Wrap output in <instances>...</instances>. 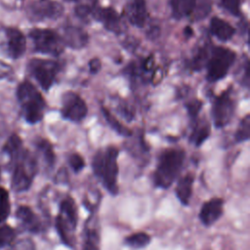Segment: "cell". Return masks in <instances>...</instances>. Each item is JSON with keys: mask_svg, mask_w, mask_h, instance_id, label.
I'll list each match as a JSON object with an SVG mask.
<instances>
[{"mask_svg": "<svg viewBox=\"0 0 250 250\" xmlns=\"http://www.w3.org/2000/svg\"><path fill=\"white\" fill-rule=\"evenodd\" d=\"M186 158L185 150L168 148L161 152L153 173V184L160 188H169L179 177Z\"/></svg>", "mask_w": 250, "mask_h": 250, "instance_id": "7a4b0ae2", "label": "cell"}, {"mask_svg": "<svg viewBox=\"0 0 250 250\" xmlns=\"http://www.w3.org/2000/svg\"><path fill=\"white\" fill-rule=\"evenodd\" d=\"M63 6L53 0H33L26 8L27 17L33 21L57 20L63 14Z\"/></svg>", "mask_w": 250, "mask_h": 250, "instance_id": "8fae6325", "label": "cell"}, {"mask_svg": "<svg viewBox=\"0 0 250 250\" xmlns=\"http://www.w3.org/2000/svg\"><path fill=\"white\" fill-rule=\"evenodd\" d=\"M60 35L64 46L74 50L84 48L89 41V35L83 28L71 24L63 26L62 33Z\"/></svg>", "mask_w": 250, "mask_h": 250, "instance_id": "9a60e30c", "label": "cell"}, {"mask_svg": "<svg viewBox=\"0 0 250 250\" xmlns=\"http://www.w3.org/2000/svg\"><path fill=\"white\" fill-rule=\"evenodd\" d=\"M36 148L37 151L39 153V155L41 156L45 166L48 169H52L55 163V153L53 150V147L51 146V144L44 139H39L36 142Z\"/></svg>", "mask_w": 250, "mask_h": 250, "instance_id": "7402d4cb", "label": "cell"}, {"mask_svg": "<svg viewBox=\"0 0 250 250\" xmlns=\"http://www.w3.org/2000/svg\"><path fill=\"white\" fill-rule=\"evenodd\" d=\"M202 105H203L202 102L198 99H193L186 104V108H187L188 114L191 120L196 119L198 113L200 112V110L202 108Z\"/></svg>", "mask_w": 250, "mask_h": 250, "instance_id": "d6a6232c", "label": "cell"}, {"mask_svg": "<svg viewBox=\"0 0 250 250\" xmlns=\"http://www.w3.org/2000/svg\"><path fill=\"white\" fill-rule=\"evenodd\" d=\"M27 68L41 88L48 91L53 86L61 70V63L54 60L32 59L29 61Z\"/></svg>", "mask_w": 250, "mask_h": 250, "instance_id": "ba28073f", "label": "cell"}, {"mask_svg": "<svg viewBox=\"0 0 250 250\" xmlns=\"http://www.w3.org/2000/svg\"><path fill=\"white\" fill-rule=\"evenodd\" d=\"M6 47L9 56L13 59H18L23 55L26 48V41L24 35L15 27H8L5 29Z\"/></svg>", "mask_w": 250, "mask_h": 250, "instance_id": "2e32d148", "label": "cell"}, {"mask_svg": "<svg viewBox=\"0 0 250 250\" xmlns=\"http://www.w3.org/2000/svg\"><path fill=\"white\" fill-rule=\"evenodd\" d=\"M198 0H170L172 16L176 20L193 15Z\"/></svg>", "mask_w": 250, "mask_h": 250, "instance_id": "44dd1931", "label": "cell"}, {"mask_svg": "<svg viewBox=\"0 0 250 250\" xmlns=\"http://www.w3.org/2000/svg\"><path fill=\"white\" fill-rule=\"evenodd\" d=\"M88 66H89V70L92 74H96L98 73L100 70H101V67H102V62L100 59L98 58H93L89 63H88Z\"/></svg>", "mask_w": 250, "mask_h": 250, "instance_id": "8d00e7d4", "label": "cell"}, {"mask_svg": "<svg viewBox=\"0 0 250 250\" xmlns=\"http://www.w3.org/2000/svg\"><path fill=\"white\" fill-rule=\"evenodd\" d=\"M184 34H185V36L188 37V38L191 37V36L193 35V30H192V28H191L190 26H186L185 29H184Z\"/></svg>", "mask_w": 250, "mask_h": 250, "instance_id": "74e56055", "label": "cell"}, {"mask_svg": "<svg viewBox=\"0 0 250 250\" xmlns=\"http://www.w3.org/2000/svg\"><path fill=\"white\" fill-rule=\"evenodd\" d=\"M123 14L131 24L137 27H144L148 18L146 0H128Z\"/></svg>", "mask_w": 250, "mask_h": 250, "instance_id": "5bb4252c", "label": "cell"}, {"mask_svg": "<svg viewBox=\"0 0 250 250\" xmlns=\"http://www.w3.org/2000/svg\"><path fill=\"white\" fill-rule=\"evenodd\" d=\"M21 151H22V143L21 138L16 134L11 135L3 146V152L6 155H8L10 159L14 162Z\"/></svg>", "mask_w": 250, "mask_h": 250, "instance_id": "cb8c5ba5", "label": "cell"}, {"mask_svg": "<svg viewBox=\"0 0 250 250\" xmlns=\"http://www.w3.org/2000/svg\"><path fill=\"white\" fill-rule=\"evenodd\" d=\"M68 164L75 173L80 172L85 167V161L78 153H71L68 156Z\"/></svg>", "mask_w": 250, "mask_h": 250, "instance_id": "836d02e7", "label": "cell"}, {"mask_svg": "<svg viewBox=\"0 0 250 250\" xmlns=\"http://www.w3.org/2000/svg\"><path fill=\"white\" fill-rule=\"evenodd\" d=\"M241 1L242 0H220V5L224 10L228 11L231 15L239 16Z\"/></svg>", "mask_w": 250, "mask_h": 250, "instance_id": "1f68e13d", "label": "cell"}, {"mask_svg": "<svg viewBox=\"0 0 250 250\" xmlns=\"http://www.w3.org/2000/svg\"><path fill=\"white\" fill-rule=\"evenodd\" d=\"M194 183V175L188 173L181 177L177 183L175 192L179 201L183 205H188L192 193V186Z\"/></svg>", "mask_w": 250, "mask_h": 250, "instance_id": "ffe728a7", "label": "cell"}, {"mask_svg": "<svg viewBox=\"0 0 250 250\" xmlns=\"http://www.w3.org/2000/svg\"><path fill=\"white\" fill-rule=\"evenodd\" d=\"M88 113V106L85 101L76 93L66 91L62 96V116L71 122H81Z\"/></svg>", "mask_w": 250, "mask_h": 250, "instance_id": "30bf717a", "label": "cell"}, {"mask_svg": "<svg viewBox=\"0 0 250 250\" xmlns=\"http://www.w3.org/2000/svg\"><path fill=\"white\" fill-rule=\"evenodd\" d=\"M235 111L234 100L230 96V91L227 90L217 96L213 101L211 109L213 123L216 128H224L230 123Z\"/></svg>", "mask_w": 250, "mask_h": 250, "instance_id": "9c48e42d", "label": "cell"}, {"mask_svg": "<svg viewBox=\"0 0 250 250\" xmlns=\"http://www.w3.org/2000/svg\"><path fill=\"white\" fill-rule=\"evenodd\" d=\"M101 110H102V113H103L105 121L107 122V124L117 134H119V135H121L123 137H130V136H132V131L129 128H127L126 126H124L121 122H119L118 119L106 107L101 106Z\"/></svg>", "mask_w": 250, "mask_h": 250, "instance_id": "603a6c76", "label": "cell"}, {"mask_svg": "<svg viewBox=\"0 0 250 250\" xmlns=\"http://www.w3.org/2000/svg\"><path fill=\"white\" fill-rule=\"evenodd\" d=\"M67 2H75V14L80 19H88L96 8L97 0H65Z\"/></svg>", "mask_w": 250, "mask_h": 250, "instance_id": "484cf974", "label": "cell"}, {"mask_svg": "<svg viewBox=\"0 0 250 250\" xmlns=\"http://www.w3.org/2000/svg\"><path fill=\"white\" fill-rule=\"evenodd\" d=\"M151 237L146 232H135L124 238V243L134 249H141L149 244Z\"/></svg>", "mask_w": 250, "mask_h": 250, "instance_id": "d4e9b609", "label": "cell"}, {"mask_svg": "<svg viewBox=\"0 0 250 250\" xmlns=\"http://www.w3.org/2000/svg\"><path fill=\"white\" fill-rule=\"evenodd\" d=\"M11 210L10 198L8 191L0 187V225L4 224L6 219L8 218Z\"/></svg>", "mask_w": 250, "mask_h": 250, "instance_id": "f546056e", "label": "cell"}, {"mask_svg": "<svg viewBox=\"0 0 250 250\" xmlns=\"http://www.w3.org/2000/svg\"><path fill=\"white\" fill-rule=\"evenodd\" d=\"M78 213L74 199L66 196L60 203V211L56 218V229L63 244L73 247L75 243L74 232L77 226Z\"/></svg>", "mask_w": 250, "mask_h": 250, "instance_id": "277c9868", "label": "cell"}, {"mask_svg": "<svg viewBox=\"0 0 250 250\" xmlns=\"http://www.w3.org/2000/svg\"><path fill=\"white\" fill-rule=\"evenodd\" d=\"M223 212L224 199L221 197H213L202 204L198 217L202 225L210 227L222 217Z\"/></svg>", "mask_w": 250, "mask_h": 250, "instance_id": "4fadbf2b", "label": "cell"}, {"mask_svg": "<svg viewBox=\"0 0 250 250\" xmlns=\"http://www.w3.org/2000/svg\"><path fill=\"white\" fill-rule=\"evenodd\" d=\"M29 37L36 52L55 57L63 52L64 44L61 35L52 29L34 28L29 32Z\"/></svg>", "mask_w": 250, "mask_h": 250, "instance_id": "52a82bcc", "label": "cell"}, {"mask_svg": "<svg viewBox=\"0 0 250 250\" xmlns=\"http://www.w3.org/2000/svg\"><path fill=\"white\" fill-rule=\"evenodd\" d=\"M101 236L97 218L90 217L84 226L82 250H100Z\"/></svg>", "mask_w": 250, "mask_h": 250, "instance_id": "e0dca14e", "label": "cell"}, {"mask_svg": "<svg viewBox=\"0 0 250 250\" xmlns=\"http://www.w3.org/2000/svg\"><path fill=\"white\" fill-rule=\"evenodd\" d=\"M17 98L26 122L35 124L42 120L46 103L41 93L32 83L29 81H22L18 87Z\"/></svg>", "mask_w": 250, "mask_h": 250, "instance_id": "3957f363", "label": "cell"}, {"mask_svg": "<svg viewBox=\"0 0 250 250\" xmlns=\"http://www.w3.org/2000/svg\"><path fill=\"white\" fill-rule=\"evenodd\" d=\"M12 75H13L12 67L8 63L0 61V79L9 78Z\"/></svg>", "mask_w": 250, "mask_h": 250, "instance_id": "d590c367", "label": "cell"}, {"mask_svg": "<svg viewBox=\"0 0 250 250\" xmlns=\"http://www.w3.org/2000/svg\"><path fill=\"white\" fill-rule=\"evenodd\" d=\"M210 32L220 41L226 42L232 38L235 29L225 20L214 17L210 21Z\"/></svg>", "mask_w": 250, "mask_h": 250, "instance_id": "d6986e66", "label": "cell"}, {"mask_svg": "<svg viewBox=\"0 0 250 250\" xmlns=\"http://www.w3.org/2000/svg\"><path fill=\"white\" fill-rule=\"evenodd\" d=\"M235 53L226 47H213L206 62V78L209 82L223 79L235 61Z\"/></svg>", "mask_w": 250, "mask_h": 250, "instance_id": "8992f818", "label": "cell"}, {"mask_svg": "<svg viewBox=\"0 0 250 250\" xmlns=\"http://www.w3.org/2000/svg\"><path fill=\"white\" fill-rule=\"evenodd\" d=\"M249 133H250V115L246 114L237 127V130L234 134L235 141L237 143L246 142L249 140Z\"/></svg>", "mask_w": 250, "mask_h": 250, "instance_id": "f1b7e54d", "label": "cell"}, {"mask_svg": "<svg viewBox=\"0 0 250 250\" xmlns=\"http://www.w3.org/2000/svg\"><path fill=\"white\" fill-rule=\"evenodd\" d=\"M210 136V128L206 124H198L195 125L194 129L192 130L189 141L195 146H200Z\"/></svg>", "mask_w": 250, "mask_h": 250, "instance_id": "83f0119b", "label": "cell"}, {"mask_svg": "<svg viewBox=\"0 0 250 250\" xmlns=\"http://www.w3.org/2000/svg\"><path fill=\"white\" fill-rule=\"evenodd\" d=\"M15 236L16 232L14 229L8 225H0V249L10 245L15 239Z\"/></svg>", "mask_w": 250, "mask_h": 250, "instance_id": "4dcf8cb0", "label": "cell"}, {"mask_svg": "<svg viewBox=\"0 0 250 250\" xmlns=\"http://www.w3.org/2000/svg\"><path fill=\"white\" fill-rule=\"evenodd\" d=\"M92 16L96 21L103 23L104 27L118 35L123 32L124 26L121 17L111 7H96L92 13Z\"/></svg>", "mask_w": 250, "mask_h": 250, "instance_id": "7c38bea8", "label": "cell"}, {"mask_svg": "<svg viewBox=\"0 0 250 250\" xmlns=\"http://www.w3.org/2000/svg\"><path fill=\"white\" fill-rule=\"evenodd\" d=\"M38 170L37 160L28 150L22 149L17 159L14 161L11 186L17 192L27 190Z\"/></svg>", "mask_w": 250, "mask_h": 250, "instance_id": "5b68a950", "label": "cell"}, {"mask_svg": "<svg viewBox=\"0 0 250 250\" xmlns=\"http://www.w3.org/2000/svg\"><path fill=\"white\" fill-rule=\"evenodd\" d=\"M8 250H35V245L31 239L22 238L11 244Z\"/></svg>", "mask_w": 250, "mask_h": 250, "instance_id": "e575fe53", "label": "cell"}, {"mask_svg": "<svg viewBox=\"0 0 250 250\" xmlns=\"http://www.w3.org/2000/svg\"><path fill=\"white\" fill-rule=\"evenodd\" d=\"M118 149L109 146L99 149L92 159V169L95 176L101 181L104 188L113 195L118 192Z\"/></svg>", "mask_w": 250, "mask_h": 250, "instance_id": "6da1fadb", "label": "cell"}, {"mask_svg": "<svg viewBox=\"0 0 250 250\" xmlns=\"http://www.w3.org/2000/svg\"><path fill=\"white\" fill-rule=\"evenodd\" d=\"M211 48L208 47V45H203L200 48H198L193 55L191 61H190V67L193 70H200L203 65H206L209 54H210Z\"/></svg>", "mask_w": 250, "mask_h": 250, "instance_id": "4316f807", "label": "cell"}, {"mask_svg": "<svg viewBox=\"0 0 250 250\" xmlns=\"http://www.w3.org/2000/svg\"><path fill=\"white\" fill-rule=\"evenodd\" d=\"M16 216L24 229L34 233L41 231L42 223L39 217L28 206H20L16 212Z\"/></svg>", "mask_w": 250, "mask_h": 250, "instance_id": "ac0fdd59", "label": "cell"}]
</instances>
